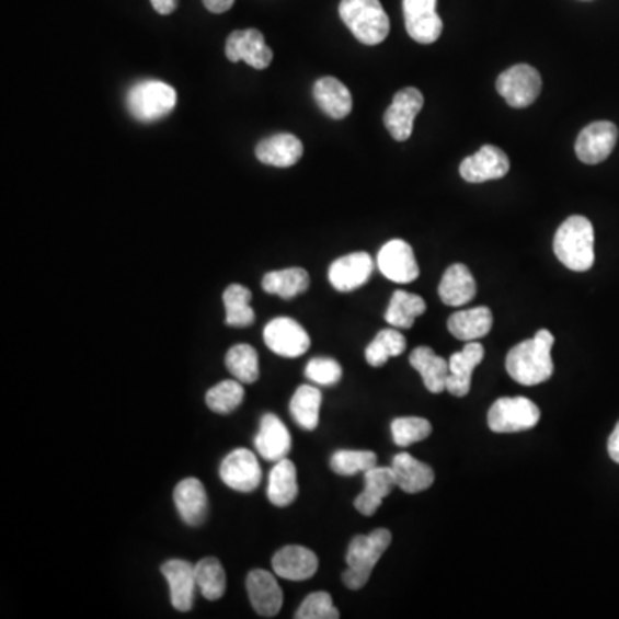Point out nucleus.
<instances>
[{
	"label": "nucleus",
	"mask_w": 619,
	"mask_h": 619,
	"mask_svg": "<svg viewBox=\"0 0 619 619\" xmlns=\"http://www.w3.org/2000/svg\"><path fill=\"white\" fill-rule=\"evenodd\" d=\"M424 107V95L413 87L400 90L383 114V124L396 141H406L413 133L416 116Z\"/></svg>",
	"instance_id": "nucleus-9"
},
{
	"label": "nucleus",
	"mask_w": 619,
	"mask_h": 619,
	"mask_svg": "<svg viewBox=\"0 0 619 619\" xmlns=\"http://www.w3.org/2000/svg\"><path fill=\"white\" fill-rule=\"evenodd\" d=\"M608 451L611 460L619 465V422L608 440Z\"/></svg>",
	"instance_id": "nucleus-45"
},
{
	"label": "nucleus",
	"mask_w": 619,
	"mask_h": 619,
	"mask_svg": "<svg viewBox=\"0 0 619 619\" xmlns=\"http://www.w3.org/2000/svg\"><path fill=\"white\" fill-rule=\"evenodd\" d=\"M477 295L475 277L467 265L455 264L446 268L439 284V296L448 307H463Z\"/></svg>",
	"instance_id": "nucleus-26"
},
{
	"label": "nucleus",
	"mask_w": 619,
	"mask_h": 619,
	"mask_svg": "<svg viewBox=\"0 0 619 619\" xmlns=\"http://www.w3.org/2000/svg\"><path fill=\"white\" fill-rule=\"evenodd\" d=\"M371 272H374V260L368 253H349L332 262L329 267V283L337 291H355L368 283Z\"/></svg>",
	"instance_id": "nucleus-16"
},
{
	"label": "nucleus",
	"mask_w": 619,
	"mask_h": 619,
	"mask_svg": "<svg viewBox=\"0 0 619 619\" xmlns=\"http://www.w3.org/2000/svg\"><path fill=\"white\" fill-rule=\"evenodd\" d=\"M272 568L280 578L303 582L316 575L319 560L316 552L303 546H286L272 558Z\"/></svg>",
	"instance_id": "nucleus-20"
},
{
	"label": "nucleus",
	"mask_w": 619,
	"mask_h": 619,
	"mask_svg": "<svg viewBox=\"0 0 619 619\" xmlns=\"http://www.w3.org/2000/svg\"><path fill=\"white\" fill-rule=\"evenodd\" d=\"M540 410L534 401L518 398H501L489 410L488 425L495 434L530 431L539 424Z\"/></svg>",
	"instance_id": "nucleus-6"
},
{
	"label": "nucleus",
	"mask_w": 619,
	"mask_h": 619,
	"mask_svg": "<svg viewBox=\"0 0 619 619\" xmlns=\"http://www.w3.org/2000/svg\"><path fill=\"white\" fill-rule=\"evenodd\" d=\"M267 497L274 506L286 507L298 497V473L288 458L276 461L268 475Z\"/></svg>",
	"instance_id": "nucleus-30"
},
{
	"label": "nucleus",
	"mask_w": 619,
	"mask_h": 619,
	"mask_svg": "<svg viewBox=\"0 0 619 619\" xmlns=\"http://www.w3.org/2000/svg\"><path fill=\"white\" fill-rule=\"evenodd\" d=\"M377 467V455L371 451H349L341 449L331 458L332 472L337 475L352 477L355 473L368 472L370 468Z\"/></svg>",
	"instance_id": "nucleus-40"
},
{
	"label": "nucleus",
	"mask_w": 619,
	"mask_h": 619,
	"mask_svg": "<svg viewBox=\"0 0 619 619\" xmlns=\"http://www.w3.org/2000/svg\"><path fill=\"white\" fill-rule=\"evenodd\" d=\"M427 310L424 298L413 293L394 291L391 303L386 310V322L396 329H412L416 317Z\"/></svg>",
	"instance_id": "nucleus-32"
},
{
	"label": "nucleus",
	"mask_w": 619,
	"mask_h": 619,
	"mask_svg": "<svg viewBox=\"0 0 619 619\" xmlns=\"http://www.w3.org/2000/svg\"><path fill=\"white\" fill-rule=\"evenodd\" d=\"M305 376L319 386H334V383L340 382L343 368H341L340 362L319 356V358L308 362Z\"/></svg>",
	"instance_id": "nucleus-42"
},
{
	"label": "nucleus",
	"mask_w": 619,
	"mask_h": 619,
	"mask_svg": "<svg viewBox=\"0 0 619 619\" xmlns=\"http://www.w3.org/2000/svg\"><path fill=\"white\" fill-rule=\"evenodd\" d=\"M310 288V276L301 267L284 268L265 274L262 289L268 295H277L284 300H291Z\"/></svg>",
	"instance_id": "nucleus-31"
},
{
	"label": "nucleus",
	"mask_w": 619,
	"mask_h": 619,
	"mask_svg": "<svg viewBox=\"0 0 619 619\" xmlns=\"http://www.w3.org/2000/svg\"><path fill=\"white\" fill-rule=\"evenodd\" d=\"M495 89L512 107L525 108L534 104L540 95L542 78L536 68L516 65L501 72Z\"/></svg>",
	"instance_id": "nucleus-7"
},
{
	"label": "nucleus",
	"mask_w": 619,
	"mask_h": 619,
	"mask_svg": "<svg viewBox=\"0 0 619 619\" xmlns=\"http://www.w3.org/2000/svg\"><path fill=\"white\" fill-rule=\"evenodd\" d=\"M226 307V324L231 328H248L255 322V312L250 307L252 291L241 284H231L222 296Z\"/></svg>",
	"instance_id": "nucleus-34"
},
{
	"label": "nucleus",
	"mask_w": 619,
	"mask_h": 619,
	"mask_svg": "<svg viewBox=\"0 0 619 619\" xmlns=\"http://www.w3.org/2000/svg\"><path fill=\"white\" fill-rule=\"evenodd\" d=\"M264 341L271 352L284 358H298L310 348V336L296 320L279 317L265 325Z\"/></svg>",
	"instance_id": "nucleus-8"
},
{
	"label": "nucleus",
	"mask_w": 619,
	"mask_h": 619,
	"mask_svg": "<svg viewBox=\"0 0 619 619\" xmlns=\"http://www.w3.org/2000/svg\"><path fill=\"white\" fill-rule=\"evenodd\" d=\"M392 536L388 528H377L368 536H356L346 552L348 570L343 573V582L352 591H360L370 580L374 568L383 552L391 546Z\"/></svg>",
	"instance_id": "nucleus-3"
},
{
	"label": "nucleus",
	"mask_w": 619,
	"mask_h": 619,
	"mask_svg": "<svg viewBox=\"0 0 619 619\" xmlns=\"http://www.w3.org/2000/svg\"><path fill=\"white\" fill-rule=\"evenodd\" d=\"M313 96L320 111L332 119H344L352 113V93L337 78L324 77L317 80L313 84Z\"/></svg>",
	"instance_id": "nucleus-27"
},
{
	"label": "nucleus",
	"mask_w": 619,
	"mask_h": 619,
	"mask_svg": "<svg viewBox=\"0 0 619 619\" xmlns=\"http://www.w3.org/2000/svg\"><path fill=\"white\" fill-rule=\"evenodd\" d=\"M552 346H554L552 332L540 329L531 340L516 344L515 348L507 353V374L521 386H537L551 379L554 374Z\"/></svg>",
	"instance_id": "nucleus-1"
},
{
	"label": "nucleus",
	"mask_w": 619,
	"mask_h": 619,
	"mask_svg": "<svg viewBox=\"0 0 619 619\" xmlns=\"http://www.w3.org/2000/svg\"><path fill=\"white\" fill-rule=\"evenodd\" d=\"M259 455L267 461H279L291 451V436L283 420L274 413H267L260 420L259 434L255 437Z\"/></svg>",
	"instance_id": "nucleus-21"
},
{
	"label": "nucleus",
	"mask_w": 619,
	"mask_h": 619,
	"mask_svg": "<svg viewBox=\"0 0 619 619\" xmlns=\"http://www.w3.org/2000/svg\"><path fill=\"white\" fill-rule=\"evenodd\" d=\"M226 367L240 382L253 383L259 380V355L250 344L232 346L226 355Z\"/></svg>",
	"instance_id": "nucleus-37"
},
{
	"label": "nucleus",
	"mask_w": 619,
	"mask_h": 619,
	"mask_svg": "<svg viewBox=\"0 0 619 619\" xmlns=\"http://www.w3.org/2000/svg\"><path fill=\"white\" fill-rule=\"evenodd\" d=\"M220 479L232 491L253 492L262 482V468L252 451L238 448L220 463Z\"/></svg>",
	"instance_id": "nucleus-13"
},
{
	"label": "nucleus",
	"mask_w": 619,
	"mask_h": 619,
	"mask_svg": "<svg viewBox=\"0 0 619 619\" xmlns=\"http://www.w3.org/2000/svg\"><path fill=\"white\" fill-rule=\"evenodd\" d=\"M485 349L479 341H470L461 352L449 358V376L446 391L456 398H465L472 388V374L484 360Z\"/></svg>",
	"instance_id": "nucleus-18"
},
{
	"label": "nucleus",
	"mask_w": 619,
	"mask_h": 619,
	"mask_svg": "<svg viewBox=\"0 0 619 619\" xmlns=\"http://www.w3.org/2000/svg\"><path fill=\"white\" fill-rule=\"evenodd\" d=\"M396 485L392 467H374L365 472V491L355 500V507L362 515L371 516Z\"/></svg>",
	"instance_id": "nucleus-25"
},
{
	"label": "nucleus",
	"mask_w": 619,
	"mask_h": 619,
	"mask_svg": "<svg viewBox=\"0 0 619 619\" xmlns=\"http://www.w3.org/2000/svg\"><path fill=\"white\" fill-rule=\"evenodd\" d=\"M255 156L262 164L283 169L291 168L300 162L303 156V144L295 135L279 133V135L260 141L255 148Z\"/></svg>",
	"instance_id": "nucleus-22"
},
{
	"label": "nucleus",
	"mask_w": 619,
	"mask_h": 619,
	"mask_svg": "<svg viewBox=\"0 0 619 619\" xmlns=\"http://www.w3.org/2000/svg\"><path fill=\"white\" fill-rule=\"evenodd\" d=\"M247 591L255 612L262 618H274L283 608L284 596L276 576L265 570H253L247 576Z\"/></svg>",
	"instance_id": "nucleus-17"
},
{
	"label": "nucleus",
	"mask_w": 619,
	"mask_h": 619,
	"mask_svg": "<svg viewBox=\"0 0 619 619\" xmlns=\"http://www.w3.org/2000/svg\"><path fill=\"white\" fill-rule=\"evenodd\" d=\"M320 404H322V392L319 389L300 386L293 394L289 412L303 431H316L319 427Z\"/></svg>",
	"instance_id": "nucleus-33"
},
{
	"label": "nucleus",
	"mask_w": 619,
	"mask_h": 619,
	"mask_svg": "<svg viewBox=\"0 0 619 619\" xmlns=\"http://www.w3.org/2000/svg\"><path fill=\"white\" fill-rule=\"evenodd\" d=\"M391 467L394 470L396 485L406 494L427 491L436 480V473L428 465L422 463L408 452L396 455L392 458Z\"/></svg>",
	"instance_id": "nucleus-24"
},
{
	"label": "nucleus",
	"mask_w": 619,
	"mask_h": 619,
	"mask_svg": "<svg viewBox=\"0 0 619 619\" xmlns=\"http://www.w3.org/2000/svg\"><path fill=\"white\" fill-rule=\"evenodd\" d=\"M392 440L400 448H408L412 444L427 439L432 434V425L428 420L420 416H401L392 420L391 424Z\"/></svg>",
	"instance_id": "nucleus-39"
},
{
	"label": "nucleus",
	"mask_w": 619,
	"mask_h": 619,
	"mask_svg": "<svg viewBox=\"0 0 619 619\" xmlns=\"http://www.w3.org/2000/svg\"><path fill=\"white\" fill-rule=\"evenodd\" d=\"M340 616V609L334 606L328 592H313L295 612L298 619H337Z\"/></svg>",
	"instance_id": "nucleus-41"
},
{
	"label": "nucleus",
	"mask_w": 619,
	"mask_h": 619,
	"mask_svg": "<svg viewBox=\"0 0 619 619\" xmlns=\"http://www.w3.org/2000/svg\"><path fill=\"white\" fill-rule=\"evenodd\" d=\"M377 265L383 277L392 283H413L420 276L419 264L412 244L403 240H391L380 248Z\"/></svg>",
	"instance_id": "nucleus-14"
},
{
	"label": "nucleus",
	"mask_w": 619,
	"mask_h": 619,
	"mask_svg": "<svg viewBox=\"0 0 619 619\" xmlns=\"http://www.w3.org/2000/svg\"><path fill=\"white\" fill-rule=\"evenodd\" d=\"M406 349V340L396 328L383 329L377 334L376 340L365 349V358L371 367H382L392 356L403 355Z\"/></svg>",
	"instance_id": "nucleus-35"
},
{
	"label": "nucleus",
	"mask_w": 619,
	"mask_h": 619,
	"mask_svg": "<svg viewBox=\"0 0 619 619\" xmlns=\"http://www.w3.org/2000/svg\"><path fill=\"white\" fill-rule=\"evenodd\" d=\"M196 587L207 600H219L226 592V572L217 558H204L195 564Z\"/></svg>",
	"instance_id": "nucleus-36"
},
{
	"label": "nucleus",
	"mask_w": 619,
	"mask_h": 619,
	"mask_svg": "<svg viewBox=\"0 0 619 619\" xmlns=\"http://www.w3.org/2000/svg\"><path fill=\"white\" fill-rule=\"evenodd\" d=\"M340 16L364 45H379L388 38L391 23L380 0H341Z\"/></svg>",
	"instance_id": "nucleus-4"
},
{
	"label": "nucleus",
	"mask_w": 619,
	"mask_h": 619,
	"mask_svg": "<svg viewBox=\"0 0 619 619\" xmlns=\"http://www.w3.org/2000/svg\"><path fill=\"white\" fill-rule=\"evenodd\" d=\"M243 382L238 379L219 382L213 389H208L207 396H205L207 406L219 415H228V413L234 412L243 403Z\"/></svg>",
	"instance_id": "nucleus-38"
},
{
	"label": "nucleus",
	"mask_w": 619,
	"mask_h": 619,
	"mask_svg": "<svg viewBox=\"0 0 619 619\" xmlns=\"http://www.w3.org/2000/svg\"><path fill=\"white\" fill-rule=\"evenodd\" d=\"M507 172H509V159L494 145H484L479 152L467 157L460 165L461 177L472 184L501 180Z\"/></svg>",
	"instance_id": "nucleus-15"
},
{
	"label": "nucleus",
	"mask_w": 619,
	"mask_h": 619,
	"mask_svg": "<svg viewBox=\"0 0 619 619\" xmlns=\"http://www.w3.org/2000/svg\"><path fill=\"white\" fill-rule=\"evenodd\" d=\"M618 141V128L609 121H597L582 129L576 138L575 152L584 164H600L611 156Z\"/></svg>",
	"instance_id": "nucleus-11"
},
{
	"label": "nucleus",
	"mask_w": 619,
	"mask_h": 619,
	"mask_svg": "<svg viewBox=\"0 0 619 619\" xmlns=\"http://www.w3.org/2000/svg\"><path fill=\"white\" fill-rule=\"evenodd\" d=\"M150 2H152V8L162 16H169L177 8V0H150Z\"/></svg>",
	"instance_id": "nucleus-44"
},
{
	"label": "nucleus",
	"mask_w": 619,
	"mask_h": 619,
	"mask_svg": "<svg viewBox=\"0 0 619 619\" xmlns=\"http://www.w3.org/2000/svg\"><path fill=\"white\" fill-rule=\"evenodd\" d=\"M404 26L419 44L431 45L443 35V20L437 14V0H403Z\"/></svg>",
	"instance_id": "nucleus-10"
},
{
	"label": "nucleus",
	"mask_w": 619,
	"mask_h": 619,
	"mask_svg": "<svg viewBox=\"0 0 619 619\" xmlns=\"http://www.w3.org/2000/svg\"><path fill=\"white\" fill-rule=\"evenodd\" d=\"M594 226L584 216H572L555 231L554 253L570 271H591L596 262Z\"/></svg>",
	"instance_id": "nucleus-2"
},
{
	"label": "nucleus",
	"mask_w": 619,
	"mask_h": 619,
	"mask_svg": "<svg viewBox=\"0 0 619 619\" xmlns=\"http://www.w3.org/2000/svg\"><path fill=\"white\" fill-rule=\"evenodd\" d=\"M174 503L181 519L190 527H200L207 519L208 497L198 479H184L174 489Z\"/></svg>",
	"instance_id": "nucleus-23"
},
{
	"label": "nucleus",
	"mask_w": 619,
	"mask_h": 619,
	"mask_svg": "<svg viewBox=\"0 0 619 619\" xmlns=\"http://www.w3.org/2000/svg\"><path fill=\"white\" fill-rule=\"evenodd\" d=\"M410 365L419 371L424 379L425 388L432 394H440L446 391V382L449 376V362L443 356L436 355L428 346H420L410 355Z\"/></svg>",
	"instance_id": "nucleus-28"
},
{
	"label": "nucleus",
	"mask_w": 619,
	"mask_h": 619,
	"mask_svg": "<svg viewBox=\"0 0 619 619\" xmlns=\"http://www.w3.org/2000/svg\"><path fill=\"white\" fill-rule=\"evenodd\" d=\"M177 104L176 90L159 80H144L133 84L126 95V107L133 119L156 123L164 119Z\"/></svg>",
	"instance_id": "nucleus-5"
},
{
	"label": "nucleus",
	"mask_w": 619,
	"mask_h": 619,
	"mask_svg": "<svg viewBox=\"0 0 619 619\" xmlns=\"http://www.w3.org/2000/svg\"><path fill=\"white\" fill-rule=\"evenodd\" d=\"M171 591V604L181 612H188L195 600L196 575L195 564L184 560L165 561L160 568Z\"/></svg>",
	"instance_id": "nucleus-19"
},
{
	"label": "nucleus",
	"mask_w": 619,
	"mask_h": 619,
	"mask_svg": "<svg viewBox=\"0 0 619 619\" xmlns=\"http://www.w3.org/2000/svg\"><path fill=\"white\" fill-rule=\"evenodd\" d=\"M492 322L494 319H492L491 308H470V310H460L449 317L448 331L456 340L470 343V341H479L480 337L488 336Z\"/></svg>",
	"instance_id": "nucleus-29"
},
{
	"label": "nucleus",
	"mask_w": 619,
	"mask_h": 619,
	"mask_svg": "<svg viewBox=\"0 0 619 619\" xmlns=\"http://www.w3.org/2000/svg\"><path fill=\"white\" fill-rule=\"evenodd\" d=\"M226 57L231 62H247L255 69H267L271 66L272 54L271 47L265 42L262 32L255 28L237 30L228 36L226 42Z\"/></svg>",
	"instance_id": "nucleus-12"
},
{
	"label": "nucleus",
	"mask_w": 619,
	"mask_h": 619,
	"mask_svg": "<svg viewBox=\"0 0 619 619\" xmlns=\"http://www.w3.org/2000/svg\"><path fill=\"white\" fill-rule=\"evenodd\" d=\"M234 4V0H204L205 8L208 11L214 12V14H222V12H228L229 9Z\"/></svg>",
	"instance_id": "nucleus-43"
}]
</instances>
